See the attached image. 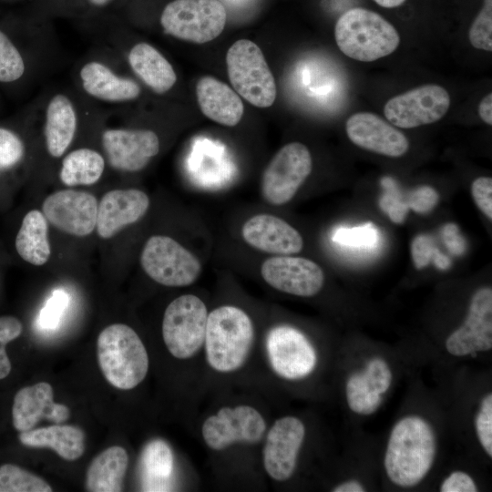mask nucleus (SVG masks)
I'll return each mask as SVG.
<instances>
[{
  "label": "nucleus",
  "instance_id": "f257e3e1",
  "mask_svg": "<svg viewBox=\"0 0 492 492\" xmlns=\"http://www.w3.org/2000/svg\"><path fill=\"white\" fill-rule=\"evenodd\" d=\"M254 339L253 324L241 308L218 307L208 314L204 339L207 361L220 373L239 369L246 361Z\"/></svg>",
  "mask_w": 492,
  "mask_h": 492
},
{
  "label": "nucleus",
  "instance_id": "f03ea898",
  "mask_svg": "<svg viewBox=\"0 0 492 492\" xmlns=\"http://www.w3.org/2000/svg\"><path fill=\"white\" fill-rule=\"evenodd\" d=\"M97 362L106 380L114 387L129 390L138 385L149 371V355L138 333L128 325L104 328L97 341Z\"/></svg>",
  "mask_w": 492,
  "mask_h": 492
},
{
  "label": "nucleus",
  "instance_id": "7ed1b4c3",
  "mask_svg": "<svg viewBox=\"0 0 492 492\" xmlns=\"http://www.w3.org/2000/svg\"><path fill=\"white\" fill-rule=\"evenodd\" d=\"M334 38L346 56L361 62L387 56L400 44V36L391 23L363 7L351 8L338 18Z\"/></svg>",
  "mask_w": 492,
  "mask_h": 492
},
{
  "label": "nucleus",
  "instance_id": "20e7f679",
  "mask_svg": "<svg viewBox=\"0 0 492 492\" xmlns=\"http://www.w3.org/2000/svg\"><path fill=\"white\" fill-rule=\"evenodd\" d=\"M226 65L229 79L237 94L261 108L274 103L275 79L255 43L249 39L237 40L227 51Z\"/></svg>",
  "mask_w": 492,
  "mask_h": 492
},
{
  "label": "nucleus",
  "instance_id": "39448f33",
  "mask_svg": "<svg viewBox=\"0 0 492 492\" xmlns=\"http://www.w3.org/2000/svg\"><path fill=\"white\" fill-rule=\"evenodd\" d=\"M226 20V9L218 0H174L160 15V25L167 35L195 44L218 37Z\"/></svg>",
  "mask_w": 492,
  "mask_h": 492
},
{
  "label": "nucleus",
  "instance_id": "423d86ee",
  "mask_svg": "<svg viewBox=\"0 0 492 492\" xmlns=\"http://www.w3.org/2000/svg\"><path fill=\"white\" fill-rule=\"evenodd\" d=\"M208 311L196 295L184 294L166 308L162 321V337L174 357L189 359L204 344Z\"/></svg>",
  "mask_w": 492,
  "mask_h": 492
},
{
  "label": "nucleus",
  "instance_id": "0eeeda50",
  "mask_svg": "<svg viewBox=\"0 0 492 492\" xmlns=\"http://www.w3.org/2000/svg\"><path fill=\"white\" fill-rule=\"evenodd\" d=\"M144 272L156 282L169 287L193 283L201 272L198 258L170 237L155 235L140 255Z\"/></svg>",
  "mask_w": 492,
  "mask_h": 492
},
{
  "label": "nucleus",
  "instance_id": "6e6552de",
  "mask_svg": "<svg viewBox=\"0 0 492 492\" xmlns=\"http://www.w3.org/2000/svg\"><path fill=\"white\" fill-rule=\"evenodd\" d=\"M313 169L312 155L306 146L292 142L283 146L263 171L261 193L271 205L290 201Z\"/></svg>",
  "mask_w": 492,
  "mask_h": 492
},
{
  "label": "nucleus",
  "instance_id": "1a4fd4ad",
  "mask_svg": "<svg viewBox=\"0 0 492 492\" xmlns=\"http://www.w3.org/2000/svg\"><path fill=\"white\" fill-rule=\"evenodd\" d=\"M450 104V96L443 87L426 84L391 97L384 113L395 127L413 128L438 121Z\"/></svg>",
  "mask_w": 492,
  "mask_h": 492
},
{
  "label": "nucleus",
  "instance_id": "9d476101",
  "mask_svg": "<svg viewBox=\"0 0 492 492\" xmlns=\"http://www.w3.org/2000/svg\"><path fill=\"white\" fill-rule=\"evenodd\" d=\"M266 430L262 415L254 407L242 405L222 407L203 423L201 434L212 450H223L235 443H258Z\"/></svg>",
  "mask_w": 492,
  "mask_h": 492
},
{
  "label": "nucleus",
  "instance_id": "9b49d317",
  "mask_svg": "<svg viewBox=\"0 0 492 492\" xmlns=\"http://www.w3.org/2000/svg\"><path fill=\"white\" fill-rule=\"evenodd\" d=\"M266 348L272 369L287 380L304 378L315 368L317 357L313 346L302 333L292 326L271 329Z\"/></svg>",
  "mask_w": 492,
  "mask_h": 492
},
{
  "label": "nucleus",
  "instance_id": "f8f14e48",
  "mask_svg": "<svg viewBox=\"0 0 492 492\" xmlns=\"http://www.w3.org/2000/svg\"><path fill=\"white\" fill-rule=\"evenodd\" d=\"M46 219L63 232L87 236L96 228L97 201L89 192L63 190L49 195L42 205Z\"/></svg>",
  "mask_w": 492,
  "mask_h": 492
},
{
  "label": "nucleus",
  "instance_id": "ddd939ff",
  "mask_svg": "<svg viewBox=\"0 0 492 492\" xmlns=\"http://www.w3.org/2000/svg\"><path fill=\"white\" fill-rule=\"evenodd\" d=\"M261 274L272 288L302 297L317 294L324 282L323 272L316 262L290 255L265 260L261 267Z\"/></svg>",
  "mask_w": 492,
  "mask_h": 492
},
{
  "label": "nucleus",
  "instance_id": "4468645a",
  "mask_svg": "<svg viewBox=\"0 0 492 492\" xmlns=\"http://www.w3.org/2000/svg\"><path fill=\"white\" fill-rule=\"evenodd\" d=\"M304 436V425L294 416L274 422L263 447V466L272 479L285 481L292 476Z\"/></svg>",
  "mask_w": 492,
  "mask_h": 492
},
{
  "label": "nucleus",
  "instance_id": "2eb2a0df",
  "mask_svg": "<svg viewBox=\"0 0 492 492\" xmlns=\"http://www.w3.org/2000/svg\"><path fill=\"white\" fill-rule=\"evenodd\" d=\"M102 145L110 166L129 172L144 169L159 151L157 134L148 129H107Z\"/></svg>",
  "mask_w": 492,
  "mask_h": 492
},
{
  "label": "nucleus",
  "instance_id": "dca6fc26",
  "mask_svg": "<svg viewBox=\"0 0 492 492\" xmlns=\"http://www.w3.org/2000/svg\"><path fill=\"white\" fill-rule=\"evenodd\" d=\"M345 129L354 145L368 151L397 158L409 149V141L404 133L374 113L352 115L346 121Z\"/></svg>",
  "mask_w": 492,
  "mask_h": 492
},
{
  "label": "nucleus",
  "instance_id": "f3484780",
  "mask_svg": "<svg viewBox=\"0 0 492 492\" xmlns=\"http://www.w3.org/2000/svg\"><path fill=\"white\" fill-rule=\"evenodd\" d=\"M69 416L67 405L55 403L53 387L48 383L23 387L15 395L12 419L14 427L19 432L33 429L42 419L61 424Z\"/></svg>",
  "mask_w": 492,
  "mask_h": 492
},
{
  "label": "nucleus",
  "instance_id": "a211bd4d",
  "mask_svg": "<svg viewBox=\"0 0 492 492\" xmlns=\"http://www.w3.org/2000/svg\"><path fill=\"white\" fill-rule=\"evenodd\" d=\"M149 199L141 190H113L108 191L97 205V231L109 239L124 227L138 221L148 210Z\"/></svg>",
  "mask_w": 492,
  "mask_h": 492
},
{
  "label": "nucleus",
  "instance_id": "6ab92c4d",
  "mask_svg": "<svg viewBox=\"0 0 492 492\" xmlns=\"http://www.w3.org/2000/svg\"><path fill=\"white\" fill-rule=\"evenodd\" d=\"M243 240L251 247L272 254L290 255L302 251L303 240L297 230L282 219L258 214L242 226Z\"/></svg>",
  "mask_w": 492,
  "mask_h": 492
},
{
  "label": "nucleus",
  "instance_id": "aec40b11",
  "mask_svg": "<svg viewBox=\"0 0 492 492\" xmlns=\"http://www.w3.org/2000/svg\"><path fill=\"white\" fill-rule=\"evenodd\" d=\"M196 96L201 112L212 121L228 127L241 121L243 103L227 84L210 76L202 77L196 85Z\"/></svg>",
  "mask_w": 492,
  "mask_h": 492
},
{
  "label": "nucleus",
  "instance_id": "412c9836",
  "mask_svg": "<svg viewBox=\"0 0 492 492\" xmlns=\"http://www.w3.org/2000/svg\"><path fill=\"white\" fill-rule=\"evenodd\" d=\"M79 77L85 92L102 101L127 102L140 95V87L135 81L116 75L97 61L86 63L80 69Z\"/></svg>",
  "mask_w": 492,
  "mask_h": 492
},
{
  "label": "nucleus",
  "instance_id": "4be33fe9",
  "mask_svg": "<svg viewBox=\"0 0 492 492\" xmlns=\"http://www.w3.org/2000/svg\"><path fill=\"white\" fill-rule=\"evenodd\" d=\"M77 118L71 100L64 94L55 95L46 109L45 139L48 153L61 157L74 139Z\"/></svg>",
  "mask_w": 492,
  "mask_h": 492
},
{
  "label": "nucleus",
  "instance_id": "5701e85b",
  "mask_svg": "<svg viewBox=\"0 0 492 492\" xmlns=\"http://www.w3.org/2000/svg\"><path fill=\"white\" fill-rule=\"evenodd\" d=\"M128 60L133 72L158 94L169 91L177 81L171 64L157 48L148 43L136 44L129 50Z\"/></svg>",
  "mask_w": 492,
  "mask_h": 492
},
{
  "label": "nucleus",
  "instance_id": "b1692460",
  "mask_svg": "<svg viewBox=\"0 0 492 492\" xmlns=\"http://www.w3.org/2000/svg\"><path fill=\"white\" fill-rule=\"evenodd\" d=\"M19 441L29 447H49L67 461L78 459L85 451V434L73 425H53L20 432Z\"/></svg>",
  "mask_w": 492,
  "mask_h": 492
},
{
  "label": "nucleus",
  "instance_id": "393cba45",
  "mask_svg": "<svg viewBox=\"0 0 492 492\" xmlns=\"http://www.w3.org/2000/svg\"><path fill=\"white\" fill-rule=\"evenodd\" d=\"M128 456L125 448L113 446L90 463L86 477V487L91 492L122 491L128 469Z\"/></svg>",
  "mask_w": 492,
  "mask_h": 492
},
{
  "label": "nucleus",
  "instance_id": "a878e982",
  "mask_svg": "<svg viewBox=\"0 0 492 492\" xmlns=\"http://www.w3.org/2000/svg\"><path fill=\"white\" fill-rule=\"evenodd\" d=\"M173 468V453L164 440L153 439L147 443L139 456L142 490H170Z\"/></svg>",
  "mask_w": 492,
  "mask_h": 492
},
{
  "label": "nucleus",
  "instance_id": "bb28decb",
  "mask_svg": "<svg viewBox=\"0 0 492 492\" xmlns=\"http://www.w3.org/2000/svg\"><path fill=\"white\" fill-rule=\"evenodd\" d=\"M47 222L42 212L32 210L27 212L15 238V249L26 262L41 266L50 256Z\"/></svg>",
  "mask_w": 492,
  "mask_h": 492
},
{
  "label": "nucleus",
  "instance_id": "cd10ccee",
  "mask_svg": "<svg viewBox=\"0 0 492 492\" xmlns=\"http://www.w3.org/2000/svg\"><path fill=\"white\" fill-rule=\"evenodd\" d=\"M104 169L105 160L100 153L82 148L64 158L59 177L67 186L91 185L100 179Z\"/></svg>",
  "mask_w": 492,
  "mask_h": 492
},
{
  "label": "nucleus",
  "instance_id": "c85d7f7f",
  "mask_svg": "<svg viewBox=\"0 0 492 492\" xmlns=\"http://www.w3.org/2000/svg\"><path fill=\"white\" fill-rule=\"evenodd\" d=\"M52 487L41 477L18 466H0V492H51Z\"/></svg>",
  "mask_w": 492,
  "mask_h": 492
},
{
  "label": "nucleus",
  "instance_id": "c756f323",
  "mask_svg": "<svg viewBox=\"0 0 492 492\" xmlns=\"http://www.w3.org/2000/svg\"><path fill=\"white\" fill-rule=\"evenodd\" d=\"M379 239V231L372 222L352 228L341 227L333 235L336 243L354 249H372L378 244Z\"/></svg>",
  "mask_w": 492,
  "mask_h": 492
},
{
  "label": "nucleus",
  "instance_id": "7c9ffc66",
  "mask_svg": "<svg viewBox=\"0 0 492 492\" xmlns=\"http://www.w3.org/2000/svg\"><path fill=\"white\" fill-rule=\"evenodd\" d=\"M25 72V63L17 48L0 30V82H13Z\"/></svg>",
  "mask_w": 492,
  "mask_h": 492
},
{
  "label": "nucleus",
  "instance_id": "2f4dec72",
  "mask_svg": "<svg viewBox=\"0 0 492 492\" xmlns=\"http://www.w3.org/2000/svg\"><path fill=\"white\" fill-rule=\"evenodd\" d=\"M468 38L475 48L492 51V0H484L482 9L469 28Z\"/></svg>",
  "mask_w": 492,
  "mask_h": 492
},
{
  "label": "nucleus",
  "instance_id": "473e14b6",
  "mask_svg": "<svg viewBox=\"0 0 492 492\" xmlns=\"http://www.w3.org/2000/svg\"><path fill=\"white\" fill-rule=\"evenodd\" d=\"M69 303V295L63 290L55 291L41 309L37 325L43 330L56 328Z\"/></svg>",
  "mask_w": 492,
  "mask_h": 492
},
{
  "label": "nucleus",
  "instance_id": "72a5a7b5",
  "mask_svg": "<svg viewBox=\"0 0 492 492\" xmlns=\"http://www.w3.org/2000/svg\"><path fill=\"white\" fill-rule=\"evenodd\" d=\"M385 193L380 199L381 209L388 215L395 223H402L409 210L405 200L402 199L401 193L395 185L393 179L384 178L382 180Z\"/></svg>",
  "mask_w": 492,
  "mask_h": 492
},
{
  "label": "nucleus",
  "instance_id": "f704fd0d",
  "mask_svg": "<svg viewBox=\"0 0 492 492\" xmlns=\"http://www.w3.org/2000/svg\"><path fill=\"white\" fill-rule=\"evenodd\" d=\"M24 155V145L14 132L0 128V171L17 164Z\"/></svg>",
  "mask_w": 492,
  "mask_h": 492
},
{
  "label": "nucleus",
  "instance_id": "c9c22d12",
  "mask_svg": "<svg viewBox=\"0 0 492 492\" xmlns=\"http://www.w3.org/2000/svg\"><path fill=\"white\" fill-rule=\"evenodd\" d=\"M439 195L436 190L429 186L415 189L408 195L406 203L408 208L417 213H427L437 204Z\"/></svg>",
  "mask_w": 492,
  "mask_h": 492
},
{
  "label": "nucleus",
  "instance_id": "e433bc0d",
  "mask_svg": "<svg viewBox=\"0 0 492 492\" xmlns=\"http://www.w3.org/2000/svg\"><path fill=\"white\" fill-rule=\"evenodd\" d=\"M472 197L479 210L492 220V179L479 177L471 185Z\"/></svg>",
  "mask_w": 492,
  "mask_h": 492
},
{
  "label": "nucleus",
  "instance_id": "4c0bfd02",
  "mask_svg": "<svg viewBox=\"0 0 492 492\" xmlns=\"http://www.w3.org/2000/svg\"><path fill=\"white\" fill-rule=\"evenodd\" d=\"M436 247L433 239L426 234L417 235L411 244L412 258L417 269L425 267L432 259L433 252Z\"/></svg>",
  "mask_w": 492,
  "mask_h": 492
},
{
  "label": "nucleus",
  "instance_id": "58836bf2",
  "mask_svg": "<svg viewBox=\"0 0 492 492\" xmlns=\"http://www.w3.org/2000/svg\"><path fill=\"white\" fill-rule=\"evenodd\" d=\"M442 492H476L477 486L472 477L462 471L452 472L440 487Z\"/></svg>",
  "mask_w": 492,
  "mask_h": 492
},
{
  "label": "nucleus",
  "instance_id": "ea45409f",
  "mask_svg": "<svg viewBox=\"0 0 492 492\" xmlns=\"http://www.w3.org/2000/svg\"><path fill=\"white\" fill-rule=\"evenodd\" d=\"M476 430L478 440L489 457H492V412H478L476 416Z\"/></svg>",
  "mask_w": 492,
  "mask_h": 492
},
{
  "label": "nucleus",
  "instance_id": "a19ab883",
  "mask_svg": "<svg viewBox=\"0 0 492 492\" xmlns=\"http://www.w3.org/2000/svg\"><path fill=\"white\" fill-rule=\"evenodd\" d=\"M442 237L447 250L454 255H462L466 250V240L455 223H447L442 229Z\"/></svg>",
  "mask_w": 492,
  "mask_h": 492
},
{
  "label": "nucleus",
  "instance_id": "79ce46f5",
  "mask_svg": "<svg viewBox=\"0 0 492 492\" xmlns=\"http://www.w3.org/2000/svg\"><path fill=\"white\" fill-rule=\"evenodd\" d=\"M23 330L21 322L14 316L0 317V343H7L17 338Z\"/></svg>",
  "mask_w": 492,
  "mask_h": 492
},
{
  "label": "nucleus",
  "instance_id": "37998d69",
  "mask_svg": "<svg viewBox=\"0 0 492 492\" xmlns=\"http://www.w3.org/2000/svg\"><path fill=\"white\" fill-rule=\"evenodd\" d=\"M478 115L487 125H492V94L485 96L478 106Z\"/></svg>",
  "mask_w": 492,
  "mask_h": 492
},
{
  "label": "nucleus",
  "instance_id": "c03bdc74",
  "mask_svg": "<svg viewBox=\"0 0 492 492\" xmlns=\"http://www.w3.org/2000/svg\"><path fill=\"white\" fill-rule=\"evenodd\" d=\"M5 346V344L0 343V379L5 378L11 372V362Z\"/></svg>",
  "mask_w": 492,
  "mask_h": 492
},
{
  "label": "nucleus",
  "instance_id": "a18cd8bd",
  "mask_svg": "<svg viewBox=\"0 0 492 492\" xmlns=\"http://www.w3.org/2000/svg\"><path fill=\"white\" fill-rule=\"evenodd\" d=\"M431 261L439 270L444 271L451 266V260L437 248L435 249Z\"/></svg>",
  "mask_w": 492,
  "mask_h": 492
},
{
  "label": "nucleus",
  "instance_id": "49530a36",
  "mask_svg": "<svg viewBox=\"0 0 492 492\" xmlns=\"http://www.w3.org/2000/svg\"><path fill=\"white\" fill-rule=\"evenodd\" d=\"M333 492H363L364 487L356 480L346 481L336 486Z\"/></svg>",
  "mask_w": 492,
  "mask_h": 492
},
{
  "label": "nucleus",
  "instance_id": "de8ad7c7",
  "mask_svg": "<svg viewBox=\"0 0 492 492\" xmlns=\"http://www.w3.org/2000/svg\"><path fill=\"white\" fill-rule=\"evenodd\" d=\"M377 5L385 8H395L403 5L406 0H374Z\"/></svg>",
  "mask_w": 492,
  "mask_h": 492
},
{
  "label": "nucleus",
  "instance_id": "09e8293b",
  "mask_svg": "<svg viewBox=\"0 0 492 492\" xmlns=\"http://www.w3.org/2000/svg\"><path fill=\"white\" fill-rule=\"evenodd\" d=\"M90 4L96 6H105L112 0H88Z\"/></svg>",
  "mask_w": 492,
  "mask_h": 492
}]
</instances>
